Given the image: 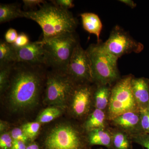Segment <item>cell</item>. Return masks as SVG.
<instances>
[{"mask_svg":"<svg viewBox=\"0 0 149 149\" xmlns=\"http://www.w3.org/2000/svg\"><path fill=\"white\" fill-rule=\"evenodd\" d=\"M44 65L14 63L8 89L10 100L15 108L28 107L37 100L42 85Z\"/></svg>","mask_w":149,"mask_h":149,"instance_id":"cell-1","label":"cell"},{"mask_svg":"<svg viewBox=\"0 0 149 149\" xmlns=\"http://www.w3.org/2000/svg\"><path fill=\"white\" fill-rule=\"evenodd\" d=\"M22 17L37 22L43 31V41L67 33H74L78 22L68 10L45 3L38 10L22 11Z\"/></svg>","mask_w":149,"mask_h":149,"instance_id":"cell-2","label":"cell"},{"mask_svg":"<svg viewBox=\"0 0 149 149\" xmlns=\"http://www.w3.org/2000/svg\"><path fill=\"white\" fill-rule=\"evenodd\" d=\"M43 42L46 66L65 73L74 49L79 43L75 32L65 33Z\"/></svg>","mask_w":149,"mask_h":149,"instance_id":"cell-3","label":"cell"},{"mask_svg":"<svg viewBox=\"0 0 149 149\" xmlns=\"http://www.w3.org/2000/svg\"><path fill=\"white\" fill-rule=\"evenodd\" d=\"M100 42L90 45L86 50L91 61L93 81L95 84L111 85L119 79L118 59L106 52Z\"/></svg>","mask_w":149,"mask_h":149,"instance_id":"cell-4","label":"cell"},{"mask_svg":"<svg viewBox=\"0 0 149 149\" xmlns=\"http://www.w3.org/2000/svg\"><path fill=\"white\" fill-rule=\"evenodd\" d=\"M132 75L119 79L111 88L108 115L112 120L128 111H139L133 93Z\"/></svg>","mask_w":149,"mask_h":149,"instance_id":"cell-5","label":"cell"},{"mask_svg":"<svg viewBox=\"0 0 149 149\" xmlns=\"http://www.w3.org/2000/svg\"><path fill=\"white\" fill-rule=\"evenodd\" d=\"M100 43L106 52L117 59L132 53H140L144 48L142 43L134 40L128 32L118 26L113 29L105 42Z\"/></svg>","mask_w":149,"mask_h":149,"instance_id":"cell-6","label":"cell"},{"mask_svg":"<svg viewBox=\"0 0 149 149\" xmlns=\"http://www.w3.org/2000/svg\"><path fill=\"white\" fill-rule=\"evenodd\" d=\"M46 98L51 104L63 105L71 97L76 84L64 72L53 70L48 73Z\"/></svg>","mask_w":149,"mask_h":149,"instance_id":"cell-7","label":"cell"},{"mask_svg":"<svg viewBox=\"0 0 149 149\" xmlns=\"http://www.w3.org/2000/svg\"><path fill=\"white\" fill-rule=\"evenodd\" d=\"M65 73L76 85L93 82L90 58L80 42L74 49Z\"/></svg>","mask_w":149,"mask_h":149,"instance_id":"cell-8","label":"cell"},{"mask_svg":"<svg viewBox=\"0 0 149 149\" xmlns=\"http://www.w3.org/2000/svg\"><path fill=\"white\" fill-rule=\"evenodd\" d=\"M45 145L47 149H79L81 141L75 129L69 125H62L51 131Z\"/></svg>","mask_w":149,"mask_h":149,"instance_id":"cell-9","label":"cell"},{"mask_svg":"<svg viewBox=\"0 0 149 149\" xmlns=\"http://www.w3.org/2000/svg\"><path fill=\"white\" fill-rule=\"evenodd\" d=\"M14 48L15 63L46 65L44 42L42 40L30 42L28 45L23 47Z\"/></svg>","mask_w":149,"mask_h":149,"instance_id":"cell-10","label":"cell"},{"mask_svg":"<svg viewBox=\"0 0 149 149\" xmlns=\"http://www.w3.org/2000/svg\"><path fill=\"white\" fill-rule=\"evenodd\" d=\"M93 95V88L88 84L75 86L71 95L72 110L75 115L82 116L88 112Z\"/></svg>","mask_w":149,"mask_h":149,"instance_id":"cell-11","label":"cell"},{"mask_svg":"<svg viewBox=\"0 0 149 149\" xmlns=\"http://www.w3.org/2000/svg\"><path fill=\"white\" fill-rule=\"evenodd\" d=\"M113 122L118 127L132 135L143 133L141 127V114L139 111L124 113L113 119Z\"/></svg>","mask_w":149,"mask_h":149,"instance_id":"cell-12","label":"cell"},{"mask_svg":"<svg viewBox=\"0 0 149 149\" xmlns=\"http://www.w3.org/2000/svg\"><path fill=\"white\" fill-rule=\"evenodd\" d=\"M132 88L133 95L139 111L149 108V79L133 77Z\"/></svg>","mask_w":149,"mask_h":149,"instance_id":"cell-13","label":"cell"},{"mask_svg":"<svg viewBox=\"0 0 149 149\" xmlns=\"http://www.w3.org/2000/svg\"><path fill=\"white\" fill-rule=\"evenodd\" d=\"M80 15L84 29L90 34L95 35L97 42H99L100 35L102 29V24L99 17L92 13H84Z\"/></svg>","mask_w":149,"mask_h":149,"instance_id":"cell-14","label":"cell"},{"mask_svg":"<svg viewBox=\"0 0 149 149\" xmlns=\"http://www.w3.org/2000/svg\"><path fill=\"white\" fill-rule=\"evenodd\" d=\"M93 89V95L95 98V106L97 109L103 111L108 107L111 94V85L96 84Z\"/></svg>","mask_w":149,"mask_h":149,"instance_id":"cell-15","label":"cell"},{"mask_svg":"<svg viewBox=\"0 0 149 149\" xmlns=\"http://www.w3.org/2000/svg\"><path fill=\"white\" fill-rule=\"evenodd\" d=\"M22 11L18 5L13 4H1L0 23H5L15 19L22 17Z\"/></svg>","mask_w":149,"mask_h":149,"instance_id":"cell-16","label":"cell"},{"mask_svg":"<svg viewBox=\"0 0 149 149\" xmlns=\"http://www.w3.org/2000/svg\"><path fill=\"white\" fill-rule=\"evenodd\" d=\"M106 118V114L103 111L96 109L86 120L85 128L89 131L96 129H104Z\"/></svg>","mask_w":149,"mask_h":149,"instance_id":"cell-17","label":"cell"},{"mask_svg":"<svg viewBox=\"0 0 149 149\" xmlns=\"http://www.w3.org/2000/svg\"><path fill=\"white\" fill-rule=\"evenodd\" d=\"M89 140L91 145L109 147L111 144L112 137L104 129H96L90 131Z\"/></svg>","mask_w":149,"mask_h":149,"instance_id":"cell-18","label":"cell"},{"mask_svg":"<svg viewBox=\"0 0 149 149\" xmlns=\"http://www.w3.org/2000/svg\"><path fill=\"white\" fill-rule=\"evenodd\" d=\"M15 63V49L12 45L3 40L0 42V66Z\"/></svg>","mask_w":149,"mask_h":149,"instance_id":"cell-19","label":"cell"},{"mask_svg":"<svg viewBox=\"0 0 149 149\" xmlns=\"http://www.w3.org/2000/svg\"><path fill=\"white\" fill-rule=\"evenodd\" d=\"M14 63L0 66V88L1 92L8 89L10 82L12 69Z\"/></svg>","mask_w":149,"mask_h":149,"instance_id":"cell-20","label":"cell"},{"mask_svg":"<svg viewBox=\"0 0 149 149\" xmlns=\"http://www.w3.org/2000/svg\"><path fill=\"white\" fill-rule=\"evenodd\" d=\"M61 111L56 107H50L46 109L38 116V121L40 123H47L52 121L60 115Z\"/></svg>","mask_w":149,"mask_h":149,"instance_id":"cell-21","label":"cell"},{"mask_svg":"<svg viewBox=\"0 0 149 149\" xmlns=\"http://www.w3.org/2000/svg\"><path fill=\"white\" fill-rule=\"evenodd\" d=\"M112 143L116 149H128L130 147L128 137L122 132L118 131L113 134Z\"/></svg>","mask_w":149,"mask_h":149,"instance_id":"cell-22","label":"cell"},{"mask_svg":"<svg viewBox=\"0 0 149 149\" xmlns=\"http://www.w3.org/2000/svg\"><path fill=\"white\" fill-rule=\"evenodd\" d=\"M40 127V124L39 122L28 123L22 126V129L28 139H32L37 136Z\"/></svg>","mask_w":149,"mask_h":149,"instance_id":"cell-23","label":"cell"},{"mask_svg":"<svg viewBox=\"0 0 149 149\" xmlns=\"http://www.w3.org/2000/svg\"><path fill=\"white\" fill-rule=\"evenodd\" d=\"M132 138L135 143L149 149V134L146 133H140L132 135Z\"/></svg>","mask_w":149,"mask_h":149,"instance_id":"cell-24","label":"cell"},{"mask_svg":"<svg viewBox=\"0 0 149 149\" xmlns=\"http://www.w3.org/2000/svg\"><path fill=\"white\" fill-rule=\"evenodd\" d=\"M141 127L143 133L149 134V108L140 111Z\"/></svg>","mask_w":149,"mask_h":149,"instance_id":"cell-25","label":"cell"},{"mask_svg":"<svg viewBox=\"0 0 149 149\" xmlns=\"http://www.w3.org/2000/svg\"><path fill=\"white\" fill-rule=\"evenodd\" d=\"M30 42L29 37L27 35L23 32H22L19 34L16 41L12 45L15 48H22L27 46Z\"/></svg>","mask_w":149,"mask_h":149,"instance_id":"cell-26","label":"cell"},{"mask_svg":"<svg viewBox=\"0 0 149 149\" xmlns=\"http://www.w3.org/2000/svg\"><path fill=\"white\" fill-rule=\"evenodd\" d=\"M13 140L8 133L3 134L0 138V147L1 149H11Z\"/></svg>","mask_w":149,"mask_h":149,"instance_id":"cell-27","label":"cell"},{"mask_svg":"<svg viewBox=\"0 0 149 149\" xmlns=\"http://www.w3.org/2000/svg\"><path fill=\"white\" fill-rule=\"evenodd\" d=\"M18 33L15 29L10 28L5 34V41L8 44L13 45L18 36Z\"/></svg>","mask_w":149,"mask_h":149,"instance_id":"cell-28","label":"cell"},{"mask_svg":"<svg viewBox=\"0 0 149 149\" xmlns=\"http://www.w3.org/2000/svg\"><path fill=\"white\" fill-rule=\"evenodd\" d=\"M11 137L13 140H17L26 142L28 138L24 134L22 129L19 128H15L11 131Z\"/></svg>","mask_w":149,"mask_h":149,"instance_id":"cell-29","label":"cell"},{"mask_svg":"<svg viewBox=\"0 0 149 149\" xmlns=\"http://www.w3.org/2000/svg\"><path fill=\"white\" fill-rule=\"evenodd\" d=\"M51 1L56 6L66 10H68L74 6L73 1L72 0H56Z\"/></svg>","mask_w":149,"mask_h":149,"instance_id":"cell-30","label":"cell"},{"mask_svg":"<svg viewBox=\"0 0 149 149\" xmlns=\"http://www.w3.org/2000/svg\"><path fill=\"white\" fill-rule=\"evenodd\" d=\"M24 7L25 8H32L39 6H40L43 4L47 3L46 1L43 0H23ZM24 8V9H25Z\"/></svg>","mask_w":149,"mask_h":149,"instance_id":"cell-31","label":"cell"},{"mask_svg":"<svg viewBox=\"0 0 149 149\" xmlns=\"http://www.w3.org/2000/svg\"><path fill=\"white\" fill-rule=\"evenodd\" d=\"M26 148L27 147L25 146L24 142L17 140H13L11 149H26Z\"/></svg>","mask_w":149,"mask_h":149,"instance_id":"cell-32","label":"cell"},{"mask_svg":"<svg viewBox=\"0 0 149 149\" xmlns=\"http://www.w3.org/2000/svg\"><path fill=\"white\" fill-rule=\"evenodd\" d=\"M119 1L123 3L124 4L132 8H135L137 6V4L136 3L131 0H120V1Z\"/></svg>","mask_w":149,"mask_h":149,"instance_id":"cell-33","label":"cell"},{"mask_svg":"<svg viewBox=\"0 0 149 149\" xmlns=\"http://www.w3.org/2000/svg\"><path fill=\"white\" fill-rule=\"evenodd\" d=\"M26 149H40L38 145L36 144H33L27 147Z\"/></svg>","mask_w":149,"mask_h":149,"instance_id":"cell-34","label":"cell"}]
</instances>
